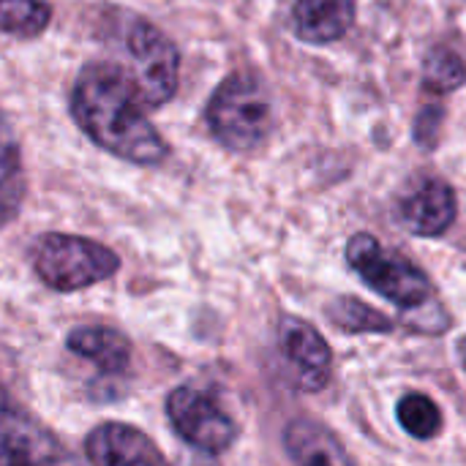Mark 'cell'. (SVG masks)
<instances>
[{
  "label": "cell",
  "mask_w": 466,
  "mask_h": 466,
  "mask_svg": "<svg viewBox=\"0 0 466 466\" xmlns=\"http://www.w3.org/2000/svg\"><path fill=\"white\" fill-rule=\"evenodd\" d=\"M76 126L106 153L139 167L161 164L169 145L145 115L134 76L115 63H90L71 90Z\"/></svg>",
  "instance_id": "6da1fadb"
},
{
  "label": "cell",
  "mask_w": 466,
  "mask_h": 466,
  "mask_svg": "<svg viewBox=\"0 0 466 466\" xmlns=\"http://www.w3.org/2000/svg\"><path fill=\"white\" fill-rule=\"evenodd\" d=\"M205 117L210 134L227 150L248 153L268 139L273 126V104L265 85L254 74L235 71L210 96Z\"/></svg>",
  "instance_id": "7a4b0ae2"
},
{
  "label": "cell",
  "mask_w": 466,
  "mask_h": 466,
  "mask_svg": "<svg viewBox=\"0 0 466 466\" xmlns=\"http://www.w3.org/2000/svg\"><path fill=\"white\" fill-rule=\"evenodd\" d=\"M117 268L120 257L90 238L49 232L41 235L33 246V270L55 292L87 289L112 279Z\"/></svg>",
  "instance_id": "3957f363"
},
{
  "label": "cell",
  "mask_w": 466,
  "mask_h": 466,
  "mask_svg": "<svg viewBox=\"0 0 466 466\" xmlns=\"http://www.w3.org/2000/svg\"><path fill=\"white\" fill-rule=\"evenodd\" d=\"M347 262L374 292H380L385 300H390L399 309L407 311L423 309L434 295L431 281L420 268L388 251L369 232L352 235V240L347 243Z\"/></svg>",
  "instance_id": "277c9868"
},
{
  "label": "cell",
  "mask_w": 466,
  "mask_h": 466,
  "mask_svg": "<svg viewBox=\"0 0 466 466\" xmlns=\"http://www.w3.org/2000/svg\"><path fill=\"white\" fill-rule=\"evenodd\" d=\"M123 46L131 57V76L145 106L167 104L180 82L177 46L150 22L131 19L123 30Z\"/></svg>",
  "instance_id": "5b68a950"
},
{
  "label": "cell",
  "mask_w": 466,
  "mask_h": 466,
  "mask_svg": "<svg viewBox=\"0 0 466 466\" xmlns=\"http://www.w3.org/2000/svg\"><path fill=\"white\" fill-rule=\"evenodd\" d=\"M0 466H76L68 451L0 388Z\"/></svg>",
  "instance_id": "8992f818"
},
{
  "label": "cell",
  "mask_w": 466,
  "mask_h": 466,
  "mask_svg": "<svg viewBox=\"0 0 466 466\" xmlns=\"http://www.w3.org/2000/svg\"><path fill=\"white\" fill-rule=\"evenodd\" d=\"M167 418L183 442L210 456L229 451L238 440L232 418L208 393L188 385L175 388L167 396Z\"/></svg>",
  "instance_id": "52a82bcc"
},
{
  "label": "cell",
  "mask_w": 466,
  "mask_h": 466,
  "mask_svg": "<svg viewBox=\"0 0 466 466\" xmlns=\"http://www.w3.org/2000/svg\"><path fill=\"white\" fill-rule=\"evenodd\" d=\"M279 341L303 390H322L330 382L333 355L314 325L303 322L300 317H284L279 328Z\"/></svg>",
  "instance_id": "ba28073f"
},
{
  "label": "cell",
  "mask_w": 466,
  "mask_h": 466,
  "mask_svg": "<svg viewBox=\"0 0 466 466\" xmlns=\"http://www.w3.org/2000/svg\"><path fill=\"white\" fill-rule=\"evenodd\" d=\"M90 466H169L153 440L128 423H101L85 440Z\"/></svg>",
  "instance_id": "9c48e42d"
},
{
  "label": "cell",
  "mask_w": 466,
  "mask_h": 466,
  "mask_svg": "<svg viewBox=\"0 0 466 466\" xmlns=\"http://www.w3.org/2000/svg\"><path fill=\"white\" fill-rule=\"evenodd\" d=\"M459 213V199L451 183L440 177L420 180L399 205V221L420 238L445 235Z\"/></svg>",
  "instance_id": "30bf717a"
},
{
  "label": "cell",
  "mask_w": 466,
  "mask_h": 466,
  "mask_svg": "<svg viewBox=\"0 0 466 466\" xmlns=\"http://www.w3.org/2000/svg\"><path fill=\"white\" fill-rule=\"evenodd\" d=\"M355 22V0H298L292 30L306 44H333Z\"/></svg>",
  "instance_id": "8fae6325"
},
{
  "label": "cell",
  "mask_w": 466,
  "mask_h": 466,
  "mask_svg": "<svg viewBox=\"0 0 466 466\" xmlns=\"http://www.w3.org/2000/svg\"><path fill=\"white\" fill-rule=\"evenodd\" d=\"M284 442L298 466H352L344 445L317 420H292L287 426Z\"/></svg>",
  "instance_id": "7c38bea8"
},
{
  "label": "cell",
  "mask_w": 466,
  "mask_h": 466,
  "mask_svg": "<svg viewBox=\"0 0 466 466\" xmlns=\"http://www.w3.org/2000/svg\"><path fill=\"white\" fill-rule=\"evenodd\" d=\"M66 347L98 366L104 374H123L131 366V344L123 333L104 325L74 328L66 339Z\"/></svg>",
  "instance_id": "4fadbf2b"
},
{
  "label": "cell",
  "mask_w": 466,
  "mask_h": 466,
  "mask_svg": "<svg viewBox=\"0 0 466 466\" xmlns=\"http://www.w3.org/2000/svg\"><path fill=\"white\" fill-rule=\"evenodd\" d=\"M22 194H25L22 147L11 120L0 112V227L19 213Z\"/></svg>",
  "instance_id": "5bb4252c"
},
{
  "label": "cell",
  "mask_w": 466,
  "mask_h": 466,
  "mask_svg": "<svg viewBox=\"0 0 466 466\" xmlns=\"http://www.w3.org/2000/svg\"><path fill=\"white\" fill-rule=\"evenodd\" d=\"M52 5L46 0H0V33L35 38L46 30Z\"/></svg>",
  "instance_id": "9a60e30c"
},
{
  "label": "cell",
  "mask_w": 466,
  "mask_h": 466,
  "mask_svg": "<svg viewBox=\"0 0 466 466\" xmlns=\"http://www.w3.org/2000/svg\"><path fill=\"white\" fill-rule=\"evenodd\" d=\"M328 317L333 325H339L347 333H388L393 330V322L371 309L369 303L358 300V298H339L336 303H330Z\"/></svg>",
  "instance_id": "2e32d148"
},
{
  "label": "cell",
  "mask_w": 466,
  "mask_h": 466,
  "mask_svg": "<svg viewBox=\"0 0 466 466\" xmlns=\"http://www.w3.org/2000/svg\"><path fill=\"white\" fill-rule=\"evenodd\" d=\"M466 82V63L445 46H437L423 60V87L429 93H456Z\"/></svg>",
  "instance_id": "e0dca14e"
},
{
  "label": "cell",
  "mask_w": 466,
  "mask_h": 466,
  "mask_svg": "<svg viewBox=\"0 0 466 466\" xmlns=\"http://www.w3.org/2000/svg\"><path fill=\"white\" fill-rule=\"evenodd\" d=\"M396 415H399L401 429L415 440H434L442 431V412L423 393H407L399 401Z\"/></svg>",
  "instance_id": "ac0fdd59"
},
{
  "label": "cell",
  "mask_w": 466,
  "mask_h": 466,
  "mask_svg": "<svg viewBox=\"0 0 466 466\" xmlns=\"http://www.w3.org/2000/svg\"><path fill=\"white\" fill-rule=\"evenodd\" d=\"M440 120H442L440 106H426V109L420 112L418 123H415V137H418V142H431V137H434L437 128H440Z\"/></svg>",
  "instance_id": "d6986e66"
},
{
  "label": "cell",
  "mask_w": 466,
  "mask_h": 466,
  "mask_svg": "<svg viewBox=\"0 0 466 466\" xmlns=\"http://www.w3.org/2000/svg\"><path fill=\"white\" fill-rule=\"evenodd\" d=\"M459 355H461V360H464V366H466V339L459 344Z\"/></svg>",
  "instance_id": "ffe728a7"
}]
</instances>
